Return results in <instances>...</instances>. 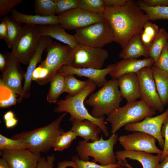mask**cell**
Returning <instances> with one entry per match:
<instances>
[{
  "label": "cell",
  "mask_w": 168,
  "mask_h": 168,
  "mask_svg": "<svg viewBox=\"0 0 168 168\" xmlns=\"http://www.w3.org/2000/svg\"><path fill=\"white\" fill-rule=\"evenodd\" d=\"M103 15L114 32V42L124 49L130 39L140 34L148 17L138 2L127 0L117 7H105Z\"/></svg>",
  "instance_id": "obj_1"
},
{
  "label": "cell",
  "mask_w": 168,
  "mask_h": 168,
  "mask_svg": "<svg viewBox=\"0 0 168 168\" xmlns=\"http://www.w3.org/2000/svg\"><path fill=\"white\" fill-rule=\"evenodd\" d=\"M87 81L86 87L78 94L73 96L68 94L65 99L58 100L54 111L57 113H68L70 115L69 119L90 120L99 127L104 135L108 137L109 133L105 121V116L99 118L93 117L84 105L86 99L94 92L97 86L92 80L88 79Z\"/></svg>",
  "instance_id": "obj_2"
},
{
  "label": "cell",
  "mask_w": 168,
  "mask_h": 168,
  "mask_svg": "<svg viewBox=\"0 0 168 168\" xmlns=\"http://www.w3.org/2000/svg\"><path fill=\"white\" fill-rule=\"evenodd\" d=\"M67 114L65 112L48 125L14 134L11 138L19 140L28 145L36 154L46 152L52 147L57 138L64 132L61 123Z\"/></svg>",
  "instance_id": "obj_3"
},
{
  "label": "cell",
  "mask_w": 168,
  "mask_h": 168,
  "mask_svg": "<svg viewBox=\"0 0 168 168\" xmlns=\"http://www.w3.org/2000/svg\"><path fill=\"white\" fill-rule=\"evenodd\" d=\"M123 98L117 79L112 78L97 92L91 94L85 103L92 107L91 115L99 118L109 115L119 107Z\"/></svg>",
  "instance_id": "obj_4"
},
{
  "label": "cell",
  "mask_w": 168,
  "mask_h": 168,
  "mask_svg": "<svg viewBox=\"0 0 168 168\" xmlns=\"http://www.w3.org/2000/svg\"><path fill=\"white\" fill-rule=\"evenodd\" d=\"M118 138V135L115 133L107 140H104L101 136L99 140L93 142L80 141L76 147L77 156L80 159L84 161H89V157L91 156L93 158V162L102 165L116 164L113 148Z\"/></svg>",
  "instance_id": "obj_5"
},
{
  "label": "cell",
  "mask_w": 168,
  "mask_h": 168,
  "mask_svg": "<svg viewBox=\"0 0 168 168\" xmlns=\"http://www.w3.org/2000/svg\"><path fill=\"white\" fill-rule=\"evenodd\" d=\"M156 110L151 109L142 100H136L119 107L108 115L106 122L111 126V133H116L121 128L131 123L140 122L152 117Z\"/></svg>",
  "instance_id": "obj_6"
},
{
  "label": "cell",
  "mask_w": 168,
  "mask_h": 168,
  "mask_svg": "<svg viewBox=\"0 0 168 168\" xmlns=\"http://www.w3.org/2000/svg\"><path fill=\"white\" fill-rule=\"evenodd\" d=\"M42 36L39 25L25 24L11 48L12 54L20 63L29 64Z\"/></svg>",
  "instance_id": "obj_7"
},
{
  "label": "cell",
  "mask_w": 168,
  "mask_h": 168,
  "mask_svg": "<svg viewBox=\"0 0 168 168\" xmlns=\"http://www.w3.org/2000/svg\"><path fill=\"white\" fill-rule=\"evenodd\" d=\"M75 31L73 35L79 44L102 48L105 45L114 42L113 30L105 19Z\"/></svg>",
  "instance_id": "obj_8"
},
{
  "label": "cell",
  "mask_w": 168,
  "mask_h": 168,
  "mask_svg": "<svg viewBox=\"0 0 168 168\" xmlns=\"http://www.w3.org/2000/svg\"><path fill=\"white\" fill-rule=\"evenodd\" d=\"M108 57L107 51L103 48L78 43L73 49V59L70 66L75 68L101 69Z\"/></svg>",
  "instance_id": "obj_9"
},
{
  "label": "cell",
  "mask_w": 168,
  "mask_h": 168,
  "mask_svg": "<svg viewBox=\"0 0 168 168\" xmlns=\"http://www.w3.org/2000/svg\"><path fill=\"white\" fill-rule=\"evenodd\" d=\"M47 56L39 65L47 69L49 74L48 83L64 65H70L73 59V49L52 40L46 49Z\"/></svg>",
  "instance_id": "obj_10"
},
{
  "label": "cell",
  "mask_w": 168,
  "mask_h": 168,
  "mask_svg": "<svg viewBox=\"0 0 168 168\" xmlns=\"http://www.w3.org/2000/svg\"><path fill=\"white\" fill-rule=\"evenodd\" d=\"M6 65L0 79V86H5L15 93L19 97L17 102H21L23 93L22 84L25 72L21 68L20 63L11 52L4 54Z\"/></svg>",
  "instance_id": "obj_11"
},
{
  "label": "cell",
  "mask_w": 168,
  "mask_h": 168,
  "mask_svg": "<svg viewBox=\"0 0 168 168\" xmlns=\"http://www.w3.org/2000/svg\"><path fill=\"white\" fill-rule=\"evenodd\" d=\"M136 74L139 82L140 100L151 109L163 112L164 106L157 92L151 67L143 68Z\"/></svg>",
  "instance_id": "obj_12"
},
{
  "label": "cell",
  "mask_w": 168,
  "mask_h": 168,
  "mask_svg": "<svg viewBox=\"0 0 168 168\" xmlns=\"http://www.w3.org/2000/svg\"><path fill=\"white\" fill-rule=\"evenodd\" d=\"M59 24L65 29L75 30L105 19L103 14H96L79 7L58 15Z\"/></svg>",
  "instance_id": "obj_13"
},
{
  "label": "cell",
  "mask_w": 168,
  "mask_h": 168,
  "mask_svg": "<svg viewBox=\"0 0 168 168\" xmlns=\"http://www.w3.org/2000/svg\"><path fill=\"white\" fill-rule=\"evenodd\" d=\"M156 140L152 136L140 131L121 135L118 138L119 143L124 150L162 154V150L156 145Z\"/></svg>",
  "instance_id": "obj_14"
},
{
  "label": "cell",
  "mask_w": 168,
  "mask_h": 168,
  "mask_svg": "<svg viewBox=\"0 0 168 168\" xmlns=\"http://www.w3.org/2000/svg\"><path fill=\"white\" fill-rule=\"evenodd\" d=\"M168 116V107L162 114L154 117H149L142 121L127 124L124 129L129 132L140 131L152 136L158 142L161 148L163 150L164 139L161 134V130L165 119Z\"/></svg>",
  "instance_id": "obj_15"
},
{
  "label": "cell",
  "mask_w": 168,
  "mask_h": 168,
  "mask_svg": "<svg viewBox=\"0 0 168 168\" xmlns=\"http://www.w3.org/2000/svg\"><path fill=\"white\" fill-rule=\"evenodd\" d=\"M0 155L10 168H36L41 157L40 154L35 153L29 149H4L0 150Z\"/></svg>",
  "instance_id": "obj_16"
},
{
  "label": "cell",
  "mask_w": 168,
  "mask_h": 168,
  "mask_svg": "<svg viewBox=\"0 0 168 168\" xmlns=\"http://www.w3.org/2000/svg\"><path fill=\"white\" fill-rule=\"evenodd\" d=\"M114 64L108 65L104 69H96L90 68H75L70 65L62 67L58 72L68 75H76L79 77H87L94 81L97 86L101 87L107 82L106 76L113 70Z\"/></svg>",
  "instance_id": "obj_17"
},
{
  "label": "cell",
  "mask_w": 168,
  "mask_h": 168,
  "mask_svg": "<svg viewBox=\"0 0 168 168\" xmlns=\"http://www.w3.org/2000/svg\"><path fill=\"white\" fill-rule=\"evenodd\" d=\"M154 63V60L150 57L142 59H123L114 64V67L109 74L112 78L117 79L125 74L137 73L143 68L151 67Z\"/></svg>",
  "instance_id": "obj_18"
},
{
  "label": "cell",
  "mask_w": 168,
  "mask_h": 168,
  "mask_svg": "<svg viewBox=\"0 0 168 168\" xmlns=\"http://www.w3.org/2000/svg\"><path fill=\"white\" fill-rule=\"evenodd\" d=\"M118 161H124L126 159L136 160L142 165V168H158L161 154L154 155L147 152L122 150L115 153Z\"/></svg>",
  "instance_id": "obj_19"
},
{
  "label": "cell",
  "mask_w": 168,
  "mask_h": 168,
  "mask_svg": "<svg viewBox=\"0 0 168 168\" xmlns=\"http://www.w3.org/2000/svg\"><path fill=\"white\" fill-rule=\"evenodd\" d=\"M117 79L121 96L127 100V102L134 101L140 98L139 85L136 73L125 74Z\"/></svg>",
  "instance_id": "obj_20"
},
{
  "label": "cell",
  "mask_w": 168,
  "mask_h": 168,
  "mask_svg": "<svg viewBox=\"0 0 168 168\" xmlns=\"http://www.w3.org/2000/svg\"><path fill=\"white\" fill-rule=\"evenodd\" d=\"M52 40L50 37L42 36L36 51L30 62L25 73L22 99L30 96L32 73L36 68L37 64L42 62V53Z\"/></svg>",
  "instance_id": "obj_21"
},
{
  "label": "cell",
  "mask_w": 168,
  "mask_h": 168,
  "mask_svg": "<svg viewBox=\"0 0 168 168\" xmlns=\"http://www.w3.org/2000/svg\"><path fill=\"white\" fill-rule=\"evenodd\" d=\"M72 127L71 130L74 132L77 137L83 138L87 142L98 140L100 137L99 134L102 132L101 128L92 122L88 120H79L69 119Z\"/></svg>",
  "instance_id": "obj_22"
},
{
  "label": "cell",
  "mask_w": 168,
  "mask_h": 168,
  "mask_svg": "<svg viewBox=\"0 0 168 168\" xmlns=\"http://www.w3.org/2000/svg\"><path fill=\"white\" fill-rule=\"evenodd\" d=\"M42 36L54 38L74 49L78 44L73 35L67 33L60 24L39 25Z\"/></svg>",
  "instance_id": "obj_23"
},
{
  "label": "cell",
  "mask_w": 168,
  "mask_h": 168,
  "mask_svg": "<svg viewBox=\"0 0 168 168\" xmlns=\"http://www.w3.org/2000/svg\"><path fill=\"white\" fill-rule=\"evenodd\" d=\"M10 18L20 24L34 25L59 24L58 16H42L38 15H29L20 12L15 9L11 11Z\"/></svg>",
  "instance_id": "obj_24"
},
{
  "label": "cell",
  "mask_w": 168,
  "mask_h": 168,
  "mask_svg": "<svg viewBox=\"0 0 168 168\" xmlns=\"http://www.w3.org/2000/svg\"><path fill=\"white\" fill-rule=\"evenodd\" d=\"M141 56L149 57L148 50L144 46L140 39L139 34L133 36L125 47L123 49L119 57L123 59L137 58Z\"/></svg>",
  "instance_id": "obj_25"
},
{
  "label": "cell",
  "mask_w": 168,
  "mask_h": 168,
  "mask_svg": "<svg viewBox=\"0 0 168 168\" xmlns=\"http://www.w3.org/2000/svg\"><path fill=\"white\" fill-rule=\"evenodd\" d=\"M151 68L157 92L165 106L168 104V73L153 65Z\"/></svg>",
  "instance_id": "obj_26"
},
{
  "label": "cell",
  "mask_w": 168,
  "mask_h": 168,
  "mask_svg": "<svg viewBox=\"0 0 168 168\" xmlns=\"http://www.w3.org/2000/svg\"><path fill=\"white\" fill-rule=\"evenodd\" d=\"M66 75L57 72L50 81V87L46 100L50 103H56L60 96L65 92Z\"/></svg>",
  "instance_id": "obj_27"
},
{
  "label": "cell",
  "mask_w": 168,
  "mask_h": 168,
  "mask_svg": "<svg viewBox=\"0 0 168 168\" xmlns=\"http://www.w3.org/2000/svg\"><path fill=\"white\" fill-rule=\"evenodd\" d=\"M168 42V33L164 27L160 29L159 32L148 50L149 57L154 63L157 60L163 49Z\"/></svg>",
  "instance_id": "obj_28"
},
{
  "label": "cell",
  "mask_w": 168,
  "mask_h": 168,
  "mask_svg": "<svg viewBox=\"0 0 168 168\" xmlns=\"http://www.w3.org/2000/svg\"><path fill=\"white\" fill-rule=\"evenodd\" d=\"M139 34L141 41L148 50L159 32L160 29L155 23L149 21L144 25Z\"/></svg>",
  "instance_id": "obj_29"
},
{
  "label": "cell",
  "mask_w": 168,
  "mask_h": 168,
  "mask_svg": "<svg viewBox=\"0 0 168 168\" xmlns=\"http://www.w3.org/2000/svg\"><path fill=\"white\" fill-rule=\"evenodd\" d=\"M138 4L147 15L149 21L168 19V6L150 7L140 1Z\"/></svg>",
  "instance_id": "obj_30"
},
{
  "label": "cell",
  "mask_w": 168,
  "mask_h": 168,
  "mask_svg": "<svg viewBox=\"0 0 168 168\" xmlns=\"http://www.w3.org/2000/svg\"><path fill=\"white\" fill-rule=\"evenodd\" d=\"M36 15L49 16L56 14V4L54 0H36L34 2Z\"/></svg>",
  "instance_id": "obj_31"
},
{
  "label": "cell",
  "mask_w": 168,
  "mask_h": 168,
  "mask_svg": "<svg viewBox=\"0 0 168 168\" xmlns=\"http://www.w3.org/2000/svg\"><path fill=\"white\" fill-rule=\"evenodd\" d=\"M87 81L77 79L74 75H66L65 82V92L73 96L78 94L86 87Z\"/></svg>",
  "instance_id": "obj_32"
},
{
  "label": "cell",
  "mask_w": 168,
  "mask_h": 168,
  "mask_svg": "<svg viewBox=\"0 0 168 168\" xmlns=\"http://www.w3.org/2000/svg\"><path fill=\"white\" fill-rule=\"evenodd\" d=\"M7 25V39L6 41L8 48H12L21 30V24L16 22L7 15L4 17Z\"/></svg>",
  "instance_id": "obj_33"
},
{
  "label": "cell",
  "mask_w": 168,
  "mask_h": 168,
  "mask_svg": "<svg viewBox=\"0 0 168 168\" xmlns=\"http://www.w3.org/2000/svg\"><path fill=\"white\" fill-rule=\"evenodd\" d=\"M77 137L75 133L71 129L63 132L56 139L53 146L54 150L61 151L68 148Z\"/></svg>",
  "instance_id": "obj_34"
},
{
  "label": "cell",
  "mask_w": 168,
  "mask_h": 168,
  "mask_svg": "<svg viewBox=\"0 0 168 168\" xmlns=\"http://www.w3.org/2000/svg\"><path fill=\"white\" fill-rule=\"evenodd\" d=\"M17 96L15 93L7 87L0 86V108H7L16 105L17 102Z\"/></svg>",
  "instance_id": "obj_35"
},
{
  "label": "cell",
  "mask_w": 168,
  "mask_h": 168,
  "mask_svg": "<svg viewBox=\"0 0 168 168\" xmlns=\"http://www.w3.org/2000/svg\"><path fill=\"white\" fill-rule=\"evenodd\" d=\"M79 7L91 13L103 14L105 6L103 0H79Z\"/></svg>",
  "instance_id": "obj_36"
},
{
  "label": "cell",
  "mask_w": 168,
  "mask_h": 168,
  "mask_svg": "<svg viewBox=\"0 0 168 168\" xmlns=\"http://www.w3.org/2000/svg\"><path fill=\"white\" fill-rule=\"evenodd\" d=\"M29 147L19 140L8 138L0 134V150L9 149L14 150L29 149Z\"/></svg>",
  "instance_id": "obj_37"
},
{
  "label": "cell",
  "mask_w": 168,
  "mask_h": 168,
  "mask_svg": "<svg viewBox=\"0 0 168 168\" xmlns=\"http://www.w3.org/2000/svg\"><path fill=\"white\" fill-rule=\"evenodd\" d=\"M56 4L55 13H60L79 7V0H54Z\"/></svg>",
  "instance_id": "obj_38"
},
{
  "label": "cell",
  "mask_w": 168,
  "mask_h": 168,
  "mask_svg": "<svg viewBox=\"0 0 168 168\" xmlns=\"http://www.w3.org/2000/svg\"><path fill=\"white\" fill-rule=\"evenodd\" d=\"M72 160L75 162L78 168H116L120 165L117 164L107 165H98L96 163L89 161H84L79 159L77 155L72 156Z\"/></svg>",
  "instance_id": "obj_39"
},
{
  "label": "cell",
  "mask_w": 168,
  "mask_h": 168,
  "mask_svg": "<svg viewBox=\"0 0 168 168\" xmlns=\"http://www.w3.org/2000/svg\"><path fill=\"white\" fill-rule=\"evenodd\" d=\"M49 74V71L47 69L39 65L32 73V81L36 82L40 85L47 84Z\"/></svg>",
  "instance_id": "obj_40"
},
{
  "label": "cell",
  "mask_w": 168,
  "mask_h": 168,
  "mask_svg": "<svg viewBox=\"0 0 168 168\" xmlns=\"http://www.w3.org/2000/svg\"><path fill=\"white\" fill-rule=\"evenodd\" d=\"M153 65L168 73V42Z\"/></svg>",
  "instance_id": "obj_41"
},
{
  "label": "cell",
  "mask_w": 168,
  "mask_h": 168,
  "mask_svg": "<svg viewBox=\"0 0 168 168\" xmlns=\"http://www.w3.org/2000/svg\"><path fill=\"white\" fill-rule=\"evenodd\" d=\"M22 2V0H0V17L7 15L14 7Z\"/></svg>",
  "instance_id": "obj_42"
},
{
  "label": "cell",
  "mask_w": 168,
  "mask_h": 168,
  "mask_svg": "<svg viewBox=\"0 0 168 168\" xmlns=\"http://www.w3.org/2000/svg\"><path fill=\"white\" fill-rule=\"evenodd\" d=\"M161 135L164 138V146L160 161L162 162L168 154V116L163 122L161 130Z\"/></svg>",
  "instance_id": "obj_43"
},
{
  "label": "cell",
  "mask_w": 168,
  "mask_h": 168,
  "mask_svg": "<svg viewBox=\"0 0 168 168\" xmlns=\"http://www.w3.org/2000/svg\"><path fill=\"white\" fill-rule=\"evenodd\" d=\"M55 160V156L53 154L47 156L46 159L43 156H41L36 168H53Z\"/></svg>",
  "instance_id": "obj_44"
},
{
  "label": "cell",
  "mask_w": 168,
  "mask_h": 168,
  "mask_svg": "<svg viewBox=\"0 0 168 168\" xmlns=\"http://www.w3.org/2000/svg\"><path fill=\"white\" fill-rule=\"evenodd\" d=\"M140 1L150 7L168 6V0H142Z\"/></svg>",
  "instance_id": "obj_45"
},
{
  "label": "cell",
  "mask_w": 168,
  "mask_h": 168,
  "mask_svg": "<svg viewBox=\"0 0 168 168\" xmlns=\"http://www.w3.org/2000/svg\"><path fill=\"white\" fill-rule=\"evenodd\" d=\"M0 39H4L5 41L7 39V25L4 18L0 24Z\"/></svg>",
  "instance_id": "obj_46"
},
{
  "label": "cell",
  "mask_w": 168,
  "mask_h": 168,
  "mask_svg": "<svg viewBox=\"0 0 168 168\" xmlns=\"http://www.w3.org/2000/svg\"><path fill=\"white\" fill-rule=\"evenodd\" d=\"M105 7H117L124 4L127 0H103Z\"/></svg>",
  "instance_id": "obj_47"
},
{
  "label": "cell",
  "mask_w": 168,
  "mask_h": 168,
  "mask_svg": "<svg viewBox=\"0 0 168 168\" xmlns=\"http://www.w3.org/2000/svg\"><path fill=\"white\" fill-rule=\"evenodd\" d=\"M68 167L73 168H78L75 162L72 160V161L64 160L59 162L58 164L57 168H66Z\"/></svg>",
  "instance_id": "obj_48"
},
{
  "label": "cell",
  "mask_w": 168,
  "mask_h": 168,
  "mask_svg": "<svg viewBox=\"0 0 168 168\" xmlns=\"http://www.w3.org/2000/svg\"><path fill=\"white\" fill-rule=\"evenodd\" d=\"M18 120L15 117L5 121V126L7 128H12L17 124Z\"/></svg>",
  "instance_id": "obj_49"
},
{
  "label": "cell",
  "mask_w": 168,
  "mask_h": 168,
  "mask_svg": "<svg viewBox=\"0 0 168 168\" xmlns=\"http://www.w3.org/2000/svg\"><path fill=\"white\" fill-rule=\"evenodd\" d=\"M6 60L4 54L0 53V70L2 72L5 68L6 65Z\"/></svg>",
  "instance_id": "obj_50"
},
{
  "label": "cell",
  "mask_w": 168,
  "mask_h": 168,
  "mask_svg": "<svg viewBox=\"0 0 168 168\" xmlns=\"http://www.w3.org/2000/svg\"><path fill=\"white\" fill-rule=\"evenodd\" d=\"M14 117L13 112L10 110L7 112L3 115V119L5 121Z\"/></svg>",
  "instance_id": "obj_51"
},
{
  "label": "cell",
  "mask_w": 168,
  "mask_h": 168,
  "mask_svg": "<svg viewBox=\"0 0 168 168\" xmlns=\"http://www.w3.org/2000/svg\"><path fill=\"white\" fill-rule=\"evenodd\" d=\"M158 168H168V156L159 164Z\"/></svg>",
  "instance_id": "obj_52"
},
{
  "label": "cell",
  "mask_w": 168,
  "mask_h": 168,
  "mask_svg": "<svg viewBox=\"0 0 168 168\" xmlns=\"http://www.w3.org/2000/svg\"><path fill=\"white\" fill-rule=\"evenodd\" d=\"M0 168H10L6 161L2 158L0 159Z\"/></svg>",
  "instance_id": "obj_53"
},
{
  "label": "cell",
  "mask_w": 168,
  "mask_h": 168,
  "mask_svg": "<svg viewBox=\"0 0 168 168\" xmlns=\"http://www.w3.org/2000/svg\"><path fill=\"white\" fill-rule=\"evenodd\" d=\"M117 163L126 167V168H134L130 164H129L127 162L126 160L124 161H118Z\"/></svg>",
  "instance_id": "obj_54"
},
{
  "label": "cell",
  "mask_w": 168,
  "mask_h": 168,
  "mask_svg": "<svg viewBox=\"0 0 168 168\" xmlns=\"http://www.w3.org/2000/svg\"><path fill=\"white\" fill-rule=\"evenodd\" d=\"M116 168H125V167L120 165L119 166H118Z\"/></svg>",
  "instance_id": "obj_55"
},
{
  "label": "cell",
  "mask_w": 168,
  "mask_h": 168,
  "mask_svg": "<svg viewBox=\"0 0 168 168\" xmlns=\"http://www.w3.org/2000/svg\"><path fill=\"white\" fill-rule=\"evenodd\" d=\"M167 156H168V155H167Z\"/></svg>",
  "instance_id": "obj_56"
}]
</instances>
